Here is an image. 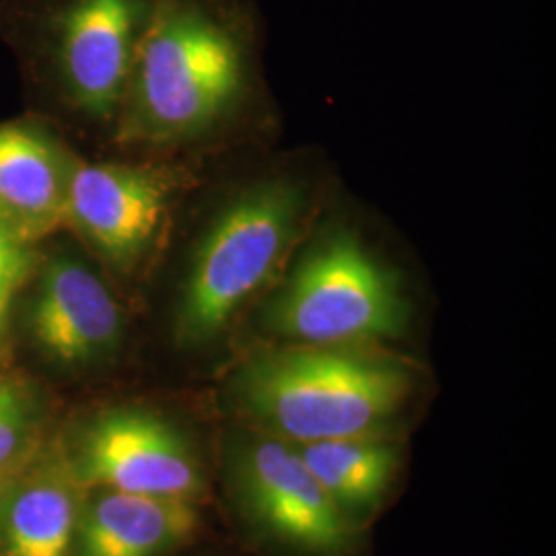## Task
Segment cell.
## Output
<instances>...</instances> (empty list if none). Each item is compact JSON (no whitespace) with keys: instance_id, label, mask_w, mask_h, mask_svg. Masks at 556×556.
Listing matches in <instances>:
<instances>
[{"instance_id":"obj_1","label":"cell","mask_w":556,"mask_h":556,"mask_svg":"<svg viewBox=\"0 0 556 556\" xmlns=\"http://www.w3.org/2000/svg\"><path fill=\"white\" fill-rule=\"evenodd\" d=\"M256 40L241 0H155L126 91L128 137L197 139L233 116L252 87Z\"/></svg>"},{"instance_id":"obj_2","label":"cell","mask_w":556,"mask_h":556,"mask_svg":"<svg viewBox=\"0 0 556 556\" xmlns=\"http://www.w3.org/2000/svg\"><path fill=\"white\" fill-rule=\"evenodd\" d=\"M413 392L397 358L355 344H291L248 358L231 381L239 410L295 445L376 435Z\"/></svg>"},{"instance_id":"obj_3","label":"cell","mask_w":556,"mask_h":556,"mask_svg":"<svg viewBox=\"0 0 556 556\" xmlns=\"http://www.w3.org/2000/svg\"><path fill=\"white\" fill-rule=\"evenodd\" d=\"M309 217L298 179H262L239 192L208 225L184 282L178 337L204 344L266 289L293 254Z\"/></svg>"},{"instance_id":"obj_4","label":"cell","mask_w":556,"mask_h":556,"mask_svg":"<svg viewBox=\"0 0 556 556\" xmlns=\"http://www.w3.org/2000/svg\"><path fill=\"white\" fill-rule=\"evenodd\" d=\"M402 278L353 229H330L298 260L266 309V326L298 344H361L404 334Z\"/></svg>"},{"instance_id":"obj_5","label":"cell","mask_w":556,"mask_h":556,"mask_svg":"<svg viewBox=\"0 0 556 556\" xmlns=\"http://www.w3.org/2000/svg\"><path fill=\"white\" fill-rule=\"evenodd\" d=\"M155 0H41V46L83 112L110 118L126 100Z\"/></svg>"},{"instance_id":"obj_6","label":"cell","mask_w":556,"mask_h":556,"mask_svg":"<svg viewBox=\"0 0 556 556\" xmlns=\"http://www.w3.org/2000/svg\"><path fill=\"white\" fill-rule=\"evenodd\" d=\"M233 478L243 507L280 542L318 556L353 544V528L301 459L298 445L266 433L238 439Z\"/></svg>"},{"instance_id":"obj_7","label":"cell","mask_w":556,"mask_h":556,"mask_svg":"<svg viewBox=\"0 0 556 556\" xmlns=\"http://www.w3.org/2000/svg\"><path fill=\"white\" fill-rule=\"evenodd\" d=\"M80 477L130 495L190 501L202 493V470L188 441L167 420L137 408L105 413L89 427Z\"/></svg>"},{"instance_id":"obj_8","label":"cell","mask_w":556,"mask_h":556,"mask_svg":"<svg viewBox=\"0 0 556 556\" xmlns=\"http://www.w3.org/2000/svg\"><path fill=\"white\" fill-rule=\"evenodd\" d=\"M174 181L139 165H79L66 184V219L116 268L137 264L160 236Z\"/></svg>"},{"instance_id":"obj_9","label":"cell","mask_w":556,"mask_h":556,"mask_svg":"<svg viewBox=\"0 0 556 556\" xmlns=\"http://www.w3.org/2000/svg\"><path fill=\"white\" fill-rule=\"evenodd\" d=\"M31 328L46 355L85 365L116 351L122 314L98 275L77 260L59 258L41 277Z\"/></svg>"},{"instance_id":"obj_10","label":"cell","mask_w":556,"mask_h":556,"mask_svg":"<svg viewBox=\"0 0 556 556\" xmlns=\"http://www.w3.org/2000/svg\"><path fill=\"white\" fill-rule=\"evenodd\" d=\"M66 184L59 155L29 128L0 126V217L25 241L66 220Z\"/></svg>"},{"instance_id":"obj_11","label":"cell","mask_w":556,"mask_h":556,"mask_svg":"<svg viewBox=\"0 0 556 556\" xmlns=\"http://www.w3.org/2000/svg\"><path fill=\"white\" fill-rule=\"evenodd\" d=\"M199 514L186 498L112 491L83 519L80 556H160L190 536Z\"/></svg>"},{"instance_id":"obj_12","label":"cell","mask_w":556,"mask_h":556,"mask_svg":"<svg viewBox=\"0 0 556 556\" xmlns=\"http://www.w3.org/2000/svg\"><path fill=\"white\" fill-rule=\"evenodd\" d=\"M298 452L340 509L378 505L396 472V447L374 435L301 443Z\"/></svg>"},{"instance_id":"obj_13","label":"cell","mask_w":556,"mask_h":556,"mask_svg":"<svg viewBox=\"0 0 556 556\" xmlns=\"http://www.w3.org/2000/svg\"><path fill=\"white\" fill-rule=\"evenodd\" d=\"M77 505L68 486L36 482L11 501L4 517V555L71 556Z\"/></svg>"},{"instance_id":"obj_14","label":"cell","mask_w":556,"mask_h":556,"mask_svg":"<svg viewBox=\"0 0 556 556\" xmlns=\"http://www.w3.org/2000/svg\"><path fill=\"white\" fill-rule=\"evenodd\" d=\"M29 256L27 241L0 217V340L7 332L13 298L29 273Z\"/></svg>"},{"instance_id":"obj_15","label":"cell","mask_w":556,"mask_h":556,"mask_svg":"<svg viewBox=\"0 0 556 556\" xmlns=\"http://www.w3.org/2000/svg\"><path fill=\"white\" fill-rule=\"evenodd\" d=\"M27 429V402L15 383L0 381V468L17 454Z\"/></svg>"}]
</instances>
